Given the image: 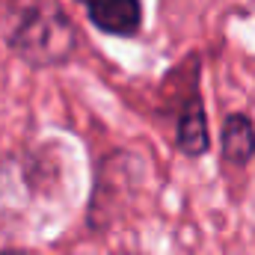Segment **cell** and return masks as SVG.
<instances>
[{
    "label": "cell",
    "mask_w": 255,
    "mask_h": 255,
    "mask_svg": "<svg viewBox=\"0 0 255 255\" xmlns=\"http://www.w3.org/2000/svg\"><path fill=\"white\" fill-rule=\"evenodd\" d=\"M83 3L89 21L110 36H133L142 24L139 0H77Z\"/></svg>",
    "instance_id": "2"
},
{
    "label": "cell",
    "mask_w": 255,
    "mask_h": 255,
    "mask_svg": "<svg viewBox=\"0 0 255 255\" xmlns=\"http://www.w3.org/2000/svg\"><path fill=\"white\" fill-rule=\"evenodd\" d=\"M255 151V128L247 116L235 113L223 125V157L235 166L247 163Z\"/></svg>",
    "instance_id": "3"
},
{
    "label": "cell",
    "mask_w": 255,
    "mask_h": 255,
    "mask_svg": "<svg viewBox=\"0 0 255 255\" xmlns=\"http://www.w3.org/2000/svg\"><path fill=\"white\" fill-rule=\"evenodd\" d=\"M3 15L6 45L24 63L48 68L77 51V33L57 0H9Z\"/></svg>",
    "instance_id": "1"
},
{
    "label": "cell",
    "mask_w": 255,
    "mask_h": 255,
    "mask_svg": "<svg viewBox=\"0 0 255 255\" xmlns=\"http://www.w3.org/2000/svg\"><path fill=\"white\" fill-rule=\"evenodd\" d=\"M178 148L184 154H202L208 148V128H205V113H202V101L190 98L181 119H178Z\"/></svg>",
    "instance_id": "4"
}]
</instances>
